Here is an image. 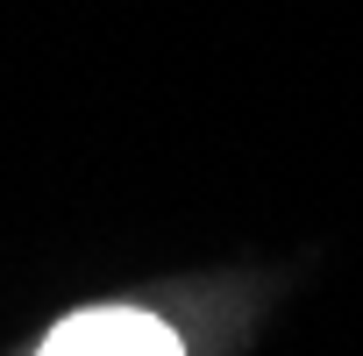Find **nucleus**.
Listing matches in <instances>:
<instances>
[{"label":"nucleus","instance_id":"f257e3e1","mask_svg":"<svg viewBox=\"0 0 363 356\" xmlns=\"http://www.w3.org/2000/svg\"><path fill=\"white\" fill-rule=\"evenodd\" d=\"M36 356H186V349L143 306H86V313L57 321Z\"/></svg>","mask_w":363,"mask_h":356}]
</instances>
